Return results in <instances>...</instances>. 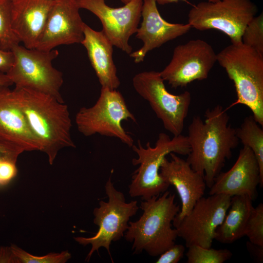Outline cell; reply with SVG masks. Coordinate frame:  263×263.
<instances>
[{"mask_svg": "<svg viewBox=\"0 0 263 263\" xmlns=\"http://www.w3.org/2000/svg\"><path fill=\"white\" fill-rule=\"evenodd\" d=\"M205 117L203 121L200 115H194L188 126L187 137L190 152L186 160L204 177L207 187L210 188L240 141L221 105L208 109Z\"/></svg>", "mask_w": 263, "mask_h": 263, "instance_id": "6da1fadb", "label": "cell"}, {"mask_svg": "<svg viewBox=\"0 0 263 263\" xmlns=\"http://www.w3.org/2000/svg\"><path fill=\"white\" fill-rule=\"evenodd\" d=\"M14 90L30 129L40 145V151L47 155L51 165L59 150L75 148L66 104L31 89L15 87Z\"/></svg>", "mask_w": 263, "mask_h": 263, "instance_id": "7a4b0ae2", "label": "cell"}, {"mask_svg": "<svg viewBox=\"0 0 263 263\" xmlns=\"http://www.w3.org/2000/svg\"><path fill=\"white\" fill-rule=\"evenodd\" d=\"M175 196L168 190L141 203L143 213L134 222H129L125 232L126 240L132 243L135 254L146 251L152 257L160 255L174 245L178 236L172 228V222L179 212Z\"/></svg>", "mask_w": 263, "mask_h": 263, "instance_id": "3957f363", "label": "cell"}, {"mask_svg": "<svg viewBox=\"0 0 263 263\" xmlns=\"http://www.w3.org/2000/svg\"><path fill=\"white\" fill-rule=\"evenodd\" d=\"M218 61L233 82L235 104L247 107L263 126V56L243 43L228 45L217 54Z\"/></svg>", "mask_w": 263, "mask_h": 263, "instance_id": "277c9868", "label": "cell"}, {"mask_svg": "<svg viewBox=\"0 0 263 263\" xmlns=\"http://www.w3.org/2000/svg\"><path fill=\"white\" fill-rule=\"evenodd\" d=\"M132 148L137 155L132 163L139 167L132 174L129 193L132 197H141L143 200L160 195L169 187L159 174L164 158L172 152L188 155L190 152L187 136L181 134L170 138L164 132L159 134L154 147L148 142L144 147L138 140L137 145H133Z\"/></svg>", "mask_w": 263, "mask_h": 263, "instance_id": "5b68a950", "label": "cell"}, {"mask_svg": "<svg viewBox=\"0 0 263 263\" xmlns=\"http://www.w3.org/2000/svg\"><path fill=\"white\" fill-rule=\"evenodd\" d=\"M11 51L14 61L6 74L16 87L31 89L64 103L60 94L63 82L62 74L52 64L59 54L57 50L29 49L19 44Z\"/></svg>", "mask_w": 263, "mask_h": 263, "instance_id": "8992f818", "label": "cell"}, {"mask_svg": "<svg viewBox=\"0 0 263 263\" xmlns=\"http://www.w3.org/2000/svg\"><path fill=\"white\" fill-rule=\"evenodd\" d=\"M124 120L137 123L121 93L105 88H101L96 103L91 107L81 108L75 118L78 131L84 136L99 134L114 137L132 148L134 141L122 126Z\"/></svg>", "mask_w": 263, "mask_h": 263, "instance_id": "52a82bcc", "label": "cell"}, {"mask_svg": "<svg viewBox=\"0 0 263 263\" xmlns=\"http://www.w3.org/2000/svg\"><path fill=\"white\" fill-rule=\"evenodd\" d=\"M105 189L108 201H99V207L93 211L94 223L98 226L97 232L92 237L74 238L81 245H92L86 259L87 261L100 247L105 248L112 258L110 250L112 242L124 237L130 218L136 215L139 208L136 200L126 202L124 194L114 187L111 176L106 183Z\"/></svg>", "mask_w": 263, "mask_h": 263, "instance_id": "ba28073f", "label": "cell"}, {"mask_svg": "<svg viewBox=\"0 0 263 263\" xmlns=\"http://www.w3.org/2000/svg\"><path fill=\"white\" fill-rule=\"evenodd\" d=\"M257 12L252 0L203 1L190 9L188 23L200 31L219 30L229 37L231 43L239 44L245 28Z\"/></svg>", "mask_w": 263, "mask_h": 263, "instance_id": "9c48e42d", "label": "cell"}, {"mask_svg": "<svg viewBox=\"0 0 263 263\" xmlns=\"http://www.w3.org/2000/svg\"><path fill=\"white\" fill-rule=\"evenodd\" d=\"M132 85L137 93L147 101L164 128L173 134H182L191 103L188 91L175 95L169 92L160 73L145 71L135 75Z\"/></svg>", "mask_w": 263, "mask_h": 263, "instance_id": "30bf717a", "label": "cell"}, {"mask_svg": "<svg viewBox=\"0 0 263 263\" xmlns=\"http://www.w3.org/2000/svg\"><path fill=\"white\" fill-rule=\"evenodd\" d=\"M231 199V196L224 194L203 196L188 215L172 223L178 236L185 241L187 247L192 245L211 247L216 229L225 218Z\"/></svg>", "mask_w": 263, "mask_h": 263, "instance_id": "8fae6325", "label": "cell"}, {"mask_svg": "<svg viewBox=\"0 0 263 263\" xmlns=\"http://www.w3.org/2000/svg\"><path fill=\"white\" fill-rule=\"evenodd\" d=\"M216 61L217 54L209 43L193 39L177 46L170 62L160 73L164 81L176 89L207 79Z\"/></svg>", "mask_w": 263, "mask_h": 263, "instance_id": "7c38bea8", "label": "cell"}, {"mask_svg": "<svg viewBox=\"0 0 263 263\" xmlns=\"http://www.w3.org/2000/svg\"><path fill=\"white\" fill-rule=\"evenodd\" d=\"M106 0H77L80 8L86 9L101 21L102 32L114 46L130 54V38L136 32L141 17L143 0H132L121 7L108 5Z\"/></svg>", "mask_w": 263, "mask_h": 263, "instance_id": "4fadbf2b", "label": "cell"}, {"mask_svg": "<svg viewBox=\"0 0 263 263\" xmlns=\"http://www.w3.org/2000/svg\"><path fill=\"white\" fill-rule=\"evenodd\" d=\"M77 0H56L35 48L51 51L62 45L81 43L83 26Z\"/></svg>", "mask_w": 263, "mask_h": 263, "instance_id": "5bb4252c", "label": "cell"}, {"mask_svg": "<svg viewBox=\"0 0 263 263\" xmlns=\"http://www.w3.org/2000/svg\"><path fill=\"white\" fill-rule=\"evenodd\" d=\"M170 159L163 160L159 174L168 184L173 186L180 196L181 208L172 223H176L188 214L197 201L202 198L207 187L204 177L194 170L186 160L174 153Z\"/></svg>", "mask_w": 263, "mask_h": 263, "instance_id": "9a60e30c", "label": "cell"}, {"mask_svg": "<svg viewBox=\"0 0 263 263\" xmlns=\"http://www.w3.org/2000/svg\"><path fill=\"white\" fill-rule=\"evenodd\" d=\"M141 17L142 21L136 31V37L143 45L130 55L134 61L140 63L144 60L150 51L187 33L191 27L189 23H171L165 20L158 10L155 0H143Z\"/></svg>", "mask_w": 263, "mask_h": 263, "instance_id": "2e32d148", "label": "cell"}, {"mask_svg": "<svg viewBox=\"0 0 263 263\" xmlns=\"http://www.w3.org/2000/svg\"><path fill=\"white\" fill-rule=\"evenodd\" d=\"M260 184L258 163L251 150L244 146L233 166L228 171L220 172L210 188L209 195L224 194L231 197L245 195L254 200Z\"/></svg>", "mask_w": 263, "mask_h": 263, "instance_id": "e0dca14e", "label": "cell"}, {"mask_svg": "<svg viewBox=\"0 0 263 263\" xmlns=\"http://www.w3.org/2000/svg\"><path fill=\"white\" fill-rule=\"evenodd\" d=\"M55 1L18 0L12 2V28L26 48H36Z\"/></svg>", "mask_w": 263, "mask_h": 263, "instance_id": "ac0fdd59", "label": "cell"}, {"mask_svg": "<svg viewBox=\"0 0 263 263\" xmlns=\"http://www.w3.org/2000/svg\"><path fill=\"white\" fill-rule=\"evenodd\" d=\"M0 137L21 146L25 151L41 150L14 90L9 88L0 90Z\"/></svg>", "mask_w": 263, "mask_h": 263, "instance_id": "d6986e66", "label": "cell"}, {"mask_svg": "<svg viewBox=\"0 0 263 263\" xmlns=\"http://www.w3.org/2000/svg\"><path fill=\"white\" fill-rule=\"evenodd\" d=\"M81 44L86 48L88 57L101 88L116 90L120 85L113 58V45L104 33L96 31L86 23Z\"/></svg>", "mask_w": 263, "mask_h": 263, "instance_id": "ffe728a7", "label": "cell"}, {"mask_svg": "<svg viewBox=\"0 0 263 263\" xmlns=\"http://www.w3.org/2000/svg\"><path fill=\"white\" fill-rule=\"evenodd\" d=\"M252 201L245 195L231 197L225 218L216 229V240L223 244H231L244 236L245 226L254 207Z\"/></svg>", "mask_w": 263, "mask_h": 263, "instance_id": "44dd1931", "label": "cell"}, {"mask_svg": "<svg viewBox=\"0 0 263 263\" xmlns=\"http://www.w3.org/2000/svg\"><path fill=\"white\" fill-rule=\"evenodd\" d=\"M253 115L244 119L236 129V135L244 146L250 148L258 163L260 171V186H263V130Z\"/></svg>", "mask_w": 263, "mask_h": 263, "instance_id": "7402d4cb", "label": "cell"}, {"mask_svg": "<svg viewBox=\"0 0 263 263\" xmlns=\"http://www.w3.org/2000/svg\"><path fill=\"white\" fill-rule=\"evenodd\" d=\"M188 248V263H223L232 255L227 249H215L211 247L205 248L197 245H192Z\"/></svg>", "mask_w": 263, "mask_h": 263, "instance_id": "603a6c76", "label": "cell"}, {"mask_svg": "<svg viewBox=\"0 0 263 263\" xmlns=\"http://www.w3.org/2000/svg\"><path fill=\"white\" fill-rule=\"evenodd\" d=\"M12 7L10 0H0V44L6 50L20 43L12 28Z\"/></svg>", "mask_w": 263, "mask_h": 263, "instance_id": "cb8c5ba5", "label": "cell"}, {"mask_svg": "<svg viewBox=\"0 0 263 263\" xmlns=\"http://www.w3.org/2000/svg\"><path fill=\"white\" fill-rule=\"evenodd\" d=\"M242 43L263 56V14L255 16L245 28Z\"/></svg>", "mask_w": 263, "mask_h": 263, "instance_id": "d4e9b609", "label": "cell"}, {"mask_svg": "<svg viewBox=\"0 0 263 263\" xmlns=\"http://www.w3.org/2000/svg\"><path fill=\"white\" fill-rule=\"evenodd\" d=\"M17 263H65L71 258L68 251L51 253L42 256L32 255L15 245L10 246Z\"/></svg>", "mask_w": 263, "mask_h": 263, "instance_id": "484cf974", "label": "cell"}, {"mask_svg": "<svg viewBox=\"0 0 263 263\" xmlns=\"http://www.w3.org/2000/svg\"><path fill=\"white\" fill-rule=\"evenodd\" d=\"M244 236L250 242L263 246V204L253 207L247 220Z\"/></svg>", "mask_w": 263, "mask_h": 263, "instance_id": "4316f807", "label": "cell"}, {"mask_svg": "<svg viewBox=\"0 0 263 263\" xmlns=\"http://www.w3.org/2000/svg\"><path fill=\"white\" fill-rule=\"evenodd\" d=\"M24 151L21 146L0 137V162L16 164L18 156Z\"/></svg>", "mask_w": 263, "mask_h": 263, "instance_id": "83f0119b", "label": "cell"}, {"mask_svg": "<svg viewBox=\"0 0 263 263\" xmlns=\"http://www.w3.org/2000/svg\"><path fill=\"white\" fill-rule=\"evenodd\" d=\"M185 251V247L183 245L175 244L160 254L156 263H177L183 257Z\"/></svg>", "mask_w": 263, "mask_h": 263, "instance_id": "f1b7e54d", "label": "cell"}, {"mask_svg": "<svg viewBox=\"0 0 263 263\" xmlns=\"http://www.w3.org/2000/svg\"><path fill=\"white\" fill-rule=\"evenodd\" d=\"M17 173L16 164L0 162V185H5L14 178Z\"/></svg>", "mask_w": 263, "mask_h": 263, "instance_id": "f546056e", "label": "cell"}, {"mask_svg": "<svg viewBox=\"0 0 263 263\" xmlns=\"http://www.w3.org/2000/svg\"><path fill=\"white\" fill-rule=\"evenodd\" d=\"M14 61L12 51L2 49L0 44V72L6 74L11 68Z\"/></svg>", "mask_w": 263, "mask_h": 263, "instance_id": "4dcf8cb0", "label": "cell"}, {"mask_svg": "<svg viewBox=\"0 0 263 263\" xmlns=\"http://www.w3.org/2000/svg\"><path fill=\"white\" fill-rule=\"evenodd\" d=\"M246 247L249 254L256 262H263V246L248 241L246 243Z\"/></svg>", "mask_w": 263, "mask_h": 263, "instance_id": "1f68e13d", "label": "cell"}, {"mask_svg": "<svg viewBox=\"0 0 263 263\" xmlns=\"http://www.w3.org/2000/svg\"><path fill=\"white\" fill-rule=\"evenodd\" d=\"M0 263H17L10 246H0Z\"/></svg>", "mask_w": 263, "mask_h": 263, "instance_id": "d6a6232c", "label": "cell"}, {"mask_svg": "<svg viewBox=\"0 0 263 263\" xmlns=\"http://www.w3.org/2000/svg\"><path fill=\"white\" fill-rule=\"evenodd\" d=\"M13 84V82L7 75L0 72V90L5 88H9Z\"/></svg>", "mask_w": 263, "mask_h": 263, "instance_id": "836d02e7", "label": "cell"}, {"mask_svg": "<svg viewBox=\"0 0 263 263\" xmlns=\"http://www.w3.org/2000/svg\"><path fill=\"white\" fill-rule=\"evenodd\" d=\"M180 0L186 1V0H155L156 3L161 5H164L168 3L177 2ZM209 1L215 2L219 0H207Z\"/></svg>", "mask_w": 263, "mask_h": 263, "instance_id": "e575fe53", "label": "cell"}, {"mask_svg": "<svg viewBox=\"0 0 263 263\" xmlns=\"http://www.w3.org/2000/svg\"><path fill=\"white\" fill-rule=\"evenodd\" d=\"M121 1H122L124 4H126L129 2H130L132 0H120Z\"/></svg>", "mask_w": 263, "mask_h": 263, "instance_id": "d590c367", "label": "cell"}, {"mask_svg": "<svg viewBox=\"0 0 263 263\" xmlns=\"http://www.w3.org/2000/svg\"><path fill=\"white\" fill-rule=\"evenodd\" d=\"M10 0L12 1V2H15L16 1H17L18 0Z\"/></svg>", "mask_w": 263, "mask_h": 263, "instance_id": "8d00e7d4", "label": "cell"}, {"mask_svg": "<svg viewBox=\"0 0 263 263\" xmlns=\"http://www.w3.org/2000/svg\"><path fill=\"white\" fill-rule=\"evenodd\" d=\"M54 0V1H55V0Z\"/></svg>", "mask_w": 263, "mask_h": 263, "instance_id": "74e56055", "label": "cell"}]
</instances>
